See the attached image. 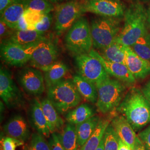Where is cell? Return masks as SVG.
<instances>
[{"label":"cell","mask_w":150,"mask_h":150,"mask_svg":"<svg viewBox=\"0 0 150 150\" xmlns=\"http://www.w3.org/2000/svg\"><path fill=\"white\" fill-rule=\"evenodd\" d=\"M101 118L98 116H93L83 123L76 125L77 141L80 149L90 139L96 129Z\"/></svg>","instance_id":"25"},{"label":"cell","mask_w":150,"mask_h":150,"mask_svg":"<svg viewBox=\"0 0 150 150\" xmlns=\"http://www.w3.org/2000/svg\"><path fill=\"white\" fill-rule=\"evenodd\" d=\"M96 150H104V139H103V138L101 140V143L99 145V146L98 147V148Z\"/></svg>","instance_id":"45"},{"label":"cell","mask_w":150,"mask_h":150,"mask_svg":"<svg viewBox=\"0 0 150 150\" xmlns=\"http://www.w3.org/2000/svg\"><path fill=\"white\" fill-rule=\"evenodd\" d=\"M26 9L37 11L43 14L51 13L54 10L52 2L48 0H22Z\"/></svg>","instance_id":"30"},{"label":"cell","mask_w":150,"mask_h":150,"mask_svg":"<svg viewBox=\"0 0 150 150\" xmlns=\"http://www.w3.org/2000/svg\"><path fill=\"white\" fill-rule=\"evenodd\" d=\"M96 86L98 92L97 110L102 114H107L116 110L125 96L126 85L110 77Z\"/></svg>","instance_id":"3"},{"label":"cell","mask_w":150,"mask_h":150,"mask_svg":"<svg viewBox=\"0 0 150 150\" xmlns=\"http://www.w3.org/2000/svg\"><path fill=\"white\" fill-rule=\"evenodd\" d=\"M116 111L127 120L134 131L142 129L150 123V102L139 88L131 87Z\"/></svg>","instance_id":"1"},{"label":"cell","mask_w":150,"mask_h":150,"mask_svg":"<svg viewBox=\"0 0 150 150\" xmlns=\"http://www.w3.org/2000/svg\"><path fill=\"white\" fill-rule=\"evenodd\" d=\"M93 108L87 104H82L70 111L66 115V121L71 124L77 125L95 116Z\"/></svg>","instance_id":"26"},{"label":"cell","mask_w":150,"mask_h":150,"mask_svg":"<svg viewBox=\"0 0 150 150\" xmlns=\"http://www.w3.org/2000/svg\"><path fill=\"white\" fill-rule=\"evenodd\" d=\"M67 49L76 56L88 54L93 46L90 26L86 18L81 17L69 30L64 38Z\"/></svg>","instance_id":"6"},{"label":"cell","mask_w":150,"mask_h":150,"mask_svg":"<svg viewBox=\"0 0 150 150\" xmlns=\"http://www.w3.org/2000/svg\"><path fill=\"white\" fill-rule=\"evenodd\" d=\"M103 139L104 150H118L120 139L111 123L105 131Z\"/></svg>","instance_id":"31"},{"label":"cell","mask_w":150,"mask_h":150,"mask_svg":"<svg viewBox=\"0 0 150 150\" xmlns=\"http://www.w3.org/2000/svg\"><path fill=\"white\" fill-rule=\"evenodd\" d=\"M141 91L146 98L150 102V79L142 87Z\"/></svg>","instance_id":"40"},{"label":"cell","mask_w":150,"mask_h":150,"mask_svg":"<svg viewBox=\"0 0 150 150\" xmlns=\"http://www.w3.org/2000/svg\"><path fill=\"white\" fill-rule=\"evenodd\" d=\"M7 136L25 142L30 136V131L26 120L17 115L10 118L4 126Z\"/></svg>","instance_id":"17"},{"label":"cell","mask_w":150,"mask_h":150,"mask_svg":"<svg viewBox=\"0 0 150 150\" xmlns=\"http://www.w3.org/2000/svg\"><path fill=\"white\" fill-rule=\"evenodd\" d=\"M90 26L93 46L98 50L114 42L122 29L121 18L110 17L95 18Z\"/></svg>","instance_id":"4"},{"label":"cell","mask_w":150,"mask_h":150,"mask_svg":"<svg viewBox=\"0 0 150 150\" xmlns=\"http://www.w3.org/2000/svg\"><path fill=\"white\" fill-rule=\"evenodd\" d=\"M142 59L150 62V33L147 32L130 47Z\"/></svg>","instance_id":"29"},{"label":"cell","mask_w":150,"mask_h":150,"mask_svg":"<svg viewBox=\"0 0 150 150\" xmlns=\"http://www.w3.org/2000/svg\"><path fill=\"white\" fill-rule=\"evenodd\" d=\"M47 98L59 113L77 106L81 96L72 81L64 80L47 88Z\"/></svg>","instance_id":"5"},{"label":"cell","mask_w":150,"mask_h":150,"mask_svg":"<svg viewBox=\"0 0 150 150\" xmlns=\"http://www.w3.org/2000/svg\"><path fill=\"white\" fill-rule=\"evenodd\" d=\"M26 8L22 0L6 8L1 15V20L13 30H17L18 23L23 16Z\"/></svg>","instance_id":"21"},{"label":"cell","mask_w":150,"mask_h":150,"mask_svg":"<svg viewBox=\"0 0 150 150\" xmlns=\"http://www.w3.org/2000/svg\"><path fill=\"white\" fill-rule=\"evenodd\" d=\"M45 14L40 13L37 11L26 9L23 13V17L27 22L28 30H35V26L41 21Z\"/></svg>","instance_id":"33"},{"label":"cell","mask_w":150,"mask_h":150,"mask_svg":"<svg viewBox=\"0 0 150 150\" xmlns=\"http://www.w3.org/2000/svg\"><path fill=\"white\" fill-rule=\"evenodd\" d=\"M20 0H0V12L2 14L6 8Z\"/></svg>","instance_id":"39"},{"label":"cell","mask_w":150,"mask_h":150,"mask_svg":"<svg viewBox=\"0 0 150 150\" xmlns=\"http://www.w3.org/2000/svg\"><path fill=\"white\" fill-rule=\"evenodd\" d=\"M44 79L47 88L64 80L68 72L67 66L62 62H56L44 71Z\"/></svg>","instance_id":"23"},{"label":"cell","mask_w":150,"mask_h":150,"mask_svg":"<svg viewBox=\"0 0 150 150\" xmlns=\"http://www.w3.org/2000/svg\"><path fill=\"white\" fill-rule=\"evenodd\" d=\"M1 143L2 150H15L17 147L23 144V142L21 141L12 138L9 136L2 138Z\"/></svg>","instance_id":"34"},{"label":"cell","mask_w":150,"mask_h":150,"mask_svg":"<svg viewBox=\"0 0 150 150\" xmlns=\"http://www.w3.org/2000/svg\"><path fill=\"white\" fill-rule=\"evenodd\" d=\"M146 150H150V123L137 134Z\"/></svg>","instance_id":"36"},{"label":"cell","mask_w":150,"mask_h":150,"mask_svg":"<svg viewBox=\"0 0 150 150\" xmlns=\"http://www.w3.org/2000/svg\"><path fill=\"white\" fill-rule=\"evenodd\" d=\"M147 25V14L145 7L139 3L131 5L126 9L123 27L115 42L132 46L148 32Z\"/></svg>","instance_id":"2"},{"label":"cell","mask_w":150,"mask_h":150,"mask_svg":"<svg viewBox=\"0 0 150 150\" xmlns=\"http://www.w3.org/2000/svg\"><path fill=\"white\" fill-rule=\"evenodd\" d=\"M58 134L65 150H80L77 141L76 125L67 123Z\"/></svg>","instance_id":"27"},{"label":"cell","mask_w":150,"mask_h":150,"mask_svg":"<svg viewBox=\"0 0 150 150\" xmlns=\"http://www.w3.org/2000/svg\"><path fill=\"white\" fill-rule=\"evenodd\" d=\"M126 64L136 80H143L150 75V62L142 59L130 47L125 46Z\"/></svg>","instance_id":"15"},{"label":"cell","mask_w":150,"mask_h":150,"mask_svg":"<svg viewBox=\"0 0 150 150\" xmlns=\"http://www.w3.org/2000/svg\"><path fill=\"white\" fill-rule=\"evenodd\" d=\"M97 51L103 59L107 61L126 64V54L125 46L120 43L115 41L106 47Z\"/></svg>","instance_id":"24"},{"label":"cell","mask_w":150,"mask_h":150,"mask_svg":"<svg viewBox=\"0 0 150 150\" xmlns=\"http://www.w3.org/2000/svg\"><path fill=\"white\" fill-rule=\"evenodd\" d=\"M15 30L9 27L6 23L1 20L0 21V35L1 41L8 39L13 33Z\"/></svg>","instance_id":"37"},{"label":"cell","mask_w":150,"mask_h":150,"mask_svg":"<svg viewBox=\"0 0 150 150\" xmlns=\"http://www.w3.org/2000/svg\"><path fill=\"white\" fill-rule=\"evenodd\" d=\"M49 1H50V2H52V4H62V3H64L66 2H69V1H74V0H49Z\"/></svg>","instance_id":"44"},{"label":"cell","mask_w":150,"mask_h":150,"mask_svg":"<svg viewBox=\"0 0 150 150\" xmlns=\"http://www.w3.org/2000/svg\"><path fill=\"white\" fill-rule=\"evenodd\" d=\"M27 150H51L49 142L44 138L42 134L35 133L32 134Z\"/></svg>","instance_id":"32"},{"label":"cell","mask_w":150,"mask_h":150,"mask_svg":"<svg viewBox=\"0 0 150 150\" xmlns=\"http://www.w3.org/2000/svg\"><path fill=\"white\" fill-rule=\"evenodd\" d=\"M41 104L52 134L61 129L64 125V122L59 116V112L47 98L41 101Z\"/></svg>","instance_id":"20"},{"label":"cell","mask_w":150,"mask_h":150,"mask_svg":"<svg viewBox=\"0 0 150 150\" xmlns=\"http://www.w3.org/2000/svg\"><path fill=\"white\" fill-rule=\"evenodd\" d=\"M132 150H146L145 149V146L143 144V143L141 142V141L139 139L137 141L136 144L134 145V149Z\"/></svg>","instance_id":"43"},{"label":"cell","mask_w":150,"mask_h":150,"mask_svg":"<svg viewBox=\"0 0 150 150\" xmlns=\"http://www.w3.org/2000/svg\"><path fill=\"white\" fill-rule=\"evenodd\" d=\"M118 150H132L129 145L125 144L121 139H119Z\"/></svg>","instance_id":"42"},{"label":"cell","mask_w":150,"mask_h":150,"mask_svg":"<svg viewBox=\"0 0 150 150\" xmlns=\"http://www.w3.org/2000/svg\"><path fill=\"white\" fill-rule=\"evenodd\" d=\"M30 117L32 127L36 129L38 133L42 134L46 137H49L51 133L45 116L41 101L38 99H34L31 102Z\"/></svg>","instance_id":"18"},{"label":"cell","mask_w":150,"mask_h":150,"mask_svg":"<svg viewBox=\"0 0 150 150\" xmlns=\"http://www.w3.org/2000/svg\"><path fill=\"white\" fill-rule=\"evenodd\" d=\"M49 144L51 150H66L61 142L59 134L55 132L51 134V137L49 140Z\"/></svg>","instance_id":"38"},{"label":"cell","mask_w":150,"mask_h":150,"mask_svg":"<svg viewBox=\"0 0 150 150\" xmlns=\"http://www.w3.org/2000/svg\"><path fill=\"white\" fill-rule=\"evenodd\" d=\"M45 33L36 30H15L7 41L24 47H30L38 45L46 39Z\"/></svg>","instance_id":"19"},{"label":"cell","mask_w":150,"mask_h":150,"mask_svg":"<svg viewBox=\"0 0 150 150\" xmlns=\"http://www.w3.org/2000/svg\"><path fill=\"white\" fill-rule=\"evenodd\" d=\"M85 1H87V0H85Z\"/></svg>","instance_id":"47"},{"label":"cell","mask_w":150,"mask_h":150,"mask_svg":"<svg viewBox=\"0 0 150 150\" xmlns=\"http://www.w3.org/2000/svg\"><path fill=\"white\" fill-rule=\"evenodd\" d=\"M36 45L30 47L22 46L4 40L1 44V57L6 64L21 67L30 61Z\"/></svg>","instance_id":"10"},{"label":"cell","mask_w":150,"mask_h":150,"mask_svg":"<svg viewBox=\"0 0 150 150\" xmlns=\"http://www.w3.org/2000/svg\"><path fill=\"white\" fill-rule=\"evenodd\" d=\"M59 49L54 41L46 38L38 43L32 54L30 64L32 67L44 71L57 62Z\"/></svg>","instance_id":"9"},{"label":"cell","mask_w":150,"mask_h":150,"mask_svg":"<svg viewBox=\"0 0 150 150\" xmlns=\"http://www.w3.org/2000/svg\"><path fill=\"white\" fill-rule=\"evenodd\" d=\"M98 59L110 76L121 81L126 85L132 86L136 83V79L126 64L112 62L103 59L96 50L92 49L88 53Z\"/></svg>","instance_id":"14"},{"label":"cell","mask_w":150,"mask_h":150,"mask_svg":"<svg viewBox=\"0 0 150 150\" xmlns=\"http://www.w3.org/2000/svg\"><path fill=\"white\" fill-rule=\"evenodd\" d=\"M147 25L150 28V8L147 11Z\"/></svg>","instance_id":"46"},{"label":"cell","mask_w":150,"mask_h":150,"mask_svg":"<svg viewBox=\"0 0 150 150\" xmlns=\"http://www.w3.org/2000/svg\"><path fill=\"white\" fill-rule=\"evenodd\" d=\"M110 123L111 121L110 120L101 118L95 131L90 139L81 148L80 150H96L103 138L107 127Z\"/></svg>","instance_id":"28"},{"label":"cell","mask_w":150,"mask_h":150,"mask_svg":"<svg viewBox=\"0 0 150 150\" xmlns=\"http://www.w3.org/2000/svg\"><path fill=\"white\" fill-rule=\"evenodd\" d=\"M110 123L119 139L129 145L132 150L139 138L127 120L119 114L111 120Z\"/></svg>","instance_id":"16"},{"label":"cell","mask_w":150,"mask_h":150,"mask_svg":"<svg viewBox=\"0 0 150 150\" xmlns=\"http://www.w3.org/2000/svg\"><path fill=\"white\" fill-rule=\"evenodd\" d=\"M83 5L85 12L103 17L121 18L126 11L125 5L120 0H87Z\"/></svg>","instance_id":"11"},{"label":"cell","mask_w":150,"mask_h":150,"mask_svg":"<svg viewBox=\"0 0 150 150\" xmlns=\"http://www.w3.org/2000/svg\"><path fill=\"white\" fill-rule=\"evenodd\" d=\"M78 75L96 85L110 77L98 59L88 54L76 56Z\"/></svg>","instance_id":"8"},{"label":"cell","mask_w":150,"mask_h":150,"mask_svg":"<svg viewBox=\"0 0 150 150\" xmlns=\"http://www.w3.org/2000/svg\"><path fill=\"white\" fill-rule=\"evenodd\" d=\"M0 96L8 108L20 105L22 100L21 92L9 71L2 67L0 70Z\"/></svg>","instance_id":"13"},{"label":"cell","mask_w":150,"mask_h":150,"mask_svg":"<svg viewBox=\"0 0 150 150\" xmlns=\"http://www.w3.org/2000/svg\"><path fill=\"white\" fill-rule=\"evenodd\" d=\"M72 81L81 96L83 97L87 101L92 103H96L98 92L95 84L79 75L74 76Z\"/></svg>","instance_id":"22"},{"label":"cell","mask_w":150,"mask_h":150,"mask_svg":"<svg viewBox=\"0 0 150 150\" xmlns=\"http://www.w3.org/2000/svg\"><path fill=\"white\" fill-rule=\"evenodd\" d=\"M27 23L23 15L22 16L21 18L20 19L18 23V25H17V28L16 30H21V31H25V30H27Z\"/></svg>","instance_id":"41"},{"label":"cell","mask_w":150,"mask_h":150,"mask_svg":"<svg viewBox=\"0 0 150 150\" xmlns=\"http://www.w3.org/2000/svg\"><path fill=\"white\" fill-rule=\"evenodd\" d=\"M53 16L51 13L45 14L41 21L38 23L35 26V30L43 33L47 32L51 26Z\"/></svg>","instance_id":"35"},{"label":"cell","mask_w":150,"mask_h":150,"mask_svg":"<svg viewBox=\"0 0 150 150\" xmlns=\"http://www.w3.org/2000/svg\"><path fill=\"white\" fill-rule=\"evenodd\" d=\"M18 81L22 88L33 96L42 94L46 88L44 77L41 70L34 67H26L20 72Z\"/></svg>","instance_id":"12"},{"label":"cell","mask_w":150,"mask_h":150,"mask_svg":"<svg viewBox=\"0 0 150 150\" xmlns=\"http://www.w3.org/2000/svg\"><path fill=\"white\" fill-rule=\"evenodd\" d=\"M85 13L83 3L76 0L58 4L55 9L54 30L61 35L69 30Z\"/></svg>","instance_id":"7"}]
</instances>
